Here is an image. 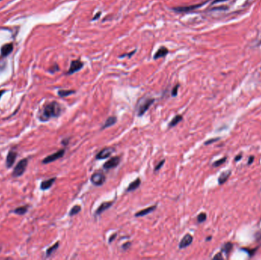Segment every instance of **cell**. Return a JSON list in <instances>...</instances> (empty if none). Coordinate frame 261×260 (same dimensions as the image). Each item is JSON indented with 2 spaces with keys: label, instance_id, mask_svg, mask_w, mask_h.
<instances>
[{
  "label": "cell",
  "instance_id": "obj_1",
  "mask_svg": "<svg viewBox=\"0 0 261 260\" xmlns=\"http://www.w3.org/2000/svg\"><path fill=\"white\" fill-rule=\"evenodd\" d=\"M62 112L61 106L57 101H51L48 103L44 107L43 111L40 116V120L41 121H47L53 117H57L60 116Z\"/></svg>",
  "mask_w": 261,
  "mask_h": 260
},
{
  "label": "cell",
  "instance_id": "obj_2",
  "mask_svg": "<svg viewBox=\"0 0 261 260\" xmlns=\"http://www.w3.org/2000/svg\"><path fill=\"white\" fill-rule=\"evenodd\" d=\"M155 99L153 98H143L139 101L137 104V116L144 115L145 112L149 109V108L154 104Z\"/></svg>",
  "mask_w": 261,
  "mask_h": 260
},
{
  "label": "cell",
  "instance_id": "obj_3",
  "mask_svg": "<svg viewBox=\"0 0 261 260\" xmlns=\"http://www.w3.org/2000/svg\"><path fill=\"white\" fill-rule=\"evenodd\" d=\"M28 166V159H22L18 162L16 166H15V169L12 173V175L14 177H18L21 176L23 173H25L26 170V167Z\"/></svg>",
  "mask_w": 261,
  "mask_h": 260
},
{
  "label": "cell",
  "instance_id": "obj_4",
  "mask_svg": "<svg viewBox=\"0 0 261 260\" xmlns=\"http://www.w3.org/2000/svg\"><path fill=\"white\" fill-rule=\"evenodd\" d=\"M106 175L102 172L97 171L96 173H94L92 175L91 178H90V181L93 183L94 185L96 186H101L106 182Z\"/></svg>",
  "mask_w": 261,
  "mask_h": 260
},
{
  "label": "cell",
  "instance_id": "obj_5",
  "mask_svg": "<svg viewBox=\"0 0 261 260\" xmlns=\"http://www.w3.org/2000/svg\"><path fill=\"white\" fill-rule=\"evenodd\" d=\"M209 0L204 2L199 3V4H196V5H192V6H178V7L173 8V10L175 11L176 12H182V13H185V12H190L192 11L195 10V9H198V8L202 7V6H204L205 4L208 2Z\"/></svg>",
  "mask_w": 261,
  "mask_h": 260
},
{
  "label": "cell",
  "instance_id": "obj_6",
  "mask_svg": "<svg viewBox=\"0 0 261 260\" xmlns=\"http://www.w3.org/2000/svg\"><path fill=\"white\" fill-rule=\"evenodd\" d=\"M64 153H65V150L64 149H62V150H60L59 151L56 152V153L47 156L46 158H44V159H43L42 162H43L44 164L51 163V162L57 160L58 159H60L61 157H63Z\"/></svg>",
  "mask_w": 261,
  "mask_h": 260
},
{
  "label": "cell",
  "instance_id": "obj_7",
  "mask_svg": "<svg viewBox=\"0 0 261 260\" xmlns=\"http://www.w3.org/2000/svg\"><path fill=\"white\" fill-rule=\"evenodd\" d=\"M84 63L83 62L80 61L79 59H74V60H72L70 63V67L69 70L67 71V75H72L73 73H76V72L79 71L83 67Z\"/></svg>",
  "mask_w": 261,
  "mask_h": 260
},
{
  "label": "cell",
  "instance_id": "obj_8",
  "mask_svg": "<svg viewBox=\"0 0 261 260\" xmlns=\"http://www.w3.org/2000/svg\"><path fill=\"white\" fill-rule=\"evenodd\" d=\"M120 162H121V158L120 156H114V157L111 158L106 162L103 164V168L105 170H111V169H114L115 167L118 166L119 165Z\"/></svg>",
  "mask_w": 261,
  "mask_h": 260
},
{
  "label": "cell",
  "instance_id": "obj_9",
  "mask_svg": "<svg viewBox=\"0 0 261 260\" xmlns=\"http://www.w3.org/2000/svg\"><path fill=\"white\" fill-rule=\"evenodd\" d=\"M113 152V148H112V147H106V148L102 149V150L98 152L97 154H96V158L97 159H106V158H109V156L112 154Z\"/></svg>",
  "mask_w": 261,
  "mask_h": 260
},
{
  "label": "cell",
  "instance_id": "obj_10",
  "mask_svg": "<svg viewBox=\"0 0 261 260\" xmlns=\"http://www.w3.org/2000/svg\"><path fill=\"white\" fill-rule=\"evenodd\" d=\"M193 241V237L191 234L190 233H187L185 236L182 237V239H181L180 243L179 244V249H184L188 247L189 246H190L192 244Z\"/></svg>",
  "mask_w": 261,
  "mask_h": 260
},
{
  "label": "cell",
  "instance_id": "obj_11",
  "mask_svg": "<svg viewBox=\"0 0 261 260\" xmlns=\"http://www.w3.org/2000/svg\"><path fill=\"white\" fill-rule=\"evenodd\" d=\"M16 157L17 152L14 151V150H10V151L9 152L7 156H6V166H7L8 168L12 167V166L13 165L15 159H16Z\"/></svg>",
  "mask_w": 261,
  "mask_h": 260
},
{
  "label": "cell",
  "instance_id": "obj_12",
  "mask_svg": "<svg viewBox=\"0 0 261 260\" xmlns=\"http://www.w3.org/2000/svg\"><path fill=\"white\" fill-rule=\"evenodd\" d=\"M156 208H157V205H153V206L149 207V208H145V209L140 210V211H139L138 212H137L135 214H134V217H143V216L147 215V214H151V213H152L153 211H154V210H155Z\"/></svg>",
  "mask_w": 261,
  "mask_h": 260
},
{
  "label": "cell",
  "instance_id": "obj_13",
  "mask_svg": "<svg viewBox=\"0 0 261 260\" xmlns=\"http://www.w3.org/2000/svg\"><path fill=\"white\" fill-rule=\"evenodd\" d=\"M113 205V201H106V202H103L100 205V206L96 209V215H99V214H102L104 211L110 208Z\"/></svg>",
  "mask_w": 261,
  "mask_h": 260
},
{
  "label": "cell",
  "instance_id": "obj_14",
  "mask_svg": "<svg viewBox=\"0 0 261 260\" xmlns=\"http://www.w3.org/2000/svg\"><path fill=\"white\" fill-rule=\"evenodd\" d=\"M55 180H56V178H50V179L45 180V181L42 182L40 183V189H41V190H48V189H49L53 185V184L54 183Z\"/></svg>",
  "mask_w": 261,
  "mask_h": 260
},
{
  "label": "cell",
  "instance_id": "obj_15",
  "mask_svg": "<svg viewBox=\"0 0 261 260\" xmlns=\"http://www.w3.org/2000/svg\"><path fill=\"white\" fill-rule=\"evenodd\" d=\"M168 52L169 51L167 48H165V47H160V48L157 50V52L155 53V54H154V59H159V58L164 57L167 54H168Z\"/></svg>",
  "mask_w": 261,
  "mask_h": 260
},
{
  "label": "cell",
  "instance_id": "obj_16",
  "mask_svg": "<svg viewBox=\"0 0 261 260\" xmlns=\"http://www.w3.org/2000/svg\"><path fill=\"white\" fill-rule=\"evenodd\" d=\"M116 122H117V117H115V116H111V117H108V118L106 119V122L103 124V125L102 126L101 129L103 130V129H106V128H109V127H111V126H112V125L115 124Z\"/></svg>",
  "mask_w": 261,
  "mask_h": 260
},
{
  "label": "cell",
  "instance_id": "obj_17",
  "mask_svg": "<svg viewBox=\"0 0 261 260\" xmlns=\"http://www.w3.org/2000/svg\"><path fill=\"white\" fill-rule=\"evenodd\" d=\"M141 181H140V178H136L135 180L129 184V185L128 186L127 189H126V192H133V191L136 190L137 189H138V187L140 186Z\"/></svg>",
  "mask_w": 261,
  "mask_h": 260
},
{
  "label": "cell",
  "instance_id": "obj_18",
  "mask_svg": "<svg viewBox=\"0 0 261 260\" xmlns=\"http://www.w3.org/2000/svg\"><path fill=\"white\" fill-rule=\"evenodd\" d=\"M12 50H13V44H12V43L6 44H5L4 46L2 47V49H1L2 55L4 56V57H6V56H8L11 52H12Z\"/></svg>",
  "mask_w": 261,
  "mask_h": 260
},
{
  "label": "cell",
  "instance_id": "obj_19",
  "mask_svg": "<svg viewBox=\"0 0 261 260\" xmlns=\"http://www.w3.org/2000/svg\"><path fill=\"white\" fill-rule=\"evenodd\" d=\"M231 174V170H228V171L223 172V173H221V175H220V176L218 177V184L222 185V184H224V183H225L226 182H227V180L229 178Z\"/></svg>",
  "mask_w": 261,
  "mask_h": 260
},
{
  "label": "cell",
  "instance_id": "obj_20",
  "mask_svg": "<svg viewBox=\"0 0 261 260\" xmlns=\"http://www.w3.org/2000/svg\"><path fill=\"white\" fill-rule=\"evenodd\" d=\"M182 116L180 115H177L175 116L174 117H173V119L171 120V121L169 123V128H173V127L176 126V125L178 124L179 123L180 121H182Z\"/></svg>",
  "mask_w": 261,
  "mask_h": 260
},
{
  "label": "cell",
  "instance_id": "obj_21",
  "mask_svg": "<svg viewBox=\"0 0 261 260\" xmlns=\"http://www.w3.org/2000/svg\"><path fill=\"white\" fill-rule=\"evenodd\" d=\"M233 247V244L231 242H228L226 243H225L224 245L221 247V251L224 253H225L226 255H228L230 252L231 251Z\"/></svg>",
  "mask_w": 261,
  "mask_h": 260
},
{
  "label": "cell",
  "instance_id": "obj_22",
  "mask_svg": "<svg viewBox=\"0 0 261 260\" xmlns=\"http://www.w3.org/2000/svg\"><path fill=\"white\" fill-rule=\"evenodd\" d=\"M58 247H59V242H57L55 244H54L52 247H49V248L48 249V250H47V252H46L47 257H49V256H51V255H52L53 253H54V252H55L56 250H57Z\"/></svg>",
  "mask_w": 261,
  "mask_h": 260
},
{
  "label": "cell",
  "instance_id": "obj_23",
  "mask_svg": "<svg viewBox=\"0 0 261 260\" xmlns=\"http://www.w3.org/2000/svg\"><path fill=\"white\" fill-rule=\"evenodd\" d=\"M28 208H29L28 206H21L19 207V208H15L13 211V212L15 213V214H18V215H23V214H25L28 211Z\"/></svg>",
  "mask_w": 261,
  "mask_h": 260
},
{
  "label": "cell",
  "instance_id": "obj_24",
  "mask_svg": "<svg viewBox=\"0 0 261 260\" xmlns=\"http://www.w3.org/2000/svg\"><path fill=\"white\" fill-rule=\"evenodd\" d=\"M81 209H82L81 206H79V205H75V206H73V208H71V210L70 211V214H70V217H73V216L79 214V213L81 211Z\"/></svg>",
  "mask_w": 261,
  "mask_h": 260
},
{
  "label": "cell",
  "instance_id": "obj_25",
  "mask_svg": "<svg viewBox=\"0 0 261 260\" xmlns=\"http://www.w3.org/2000/svg\"><path fill=\"white\" fill-rule=\"evenodd\" d=\"M75 91L74 90H59L58 91V95L60 97H66L68 96V95H72V94H74Z\"/></svg>",
  "mask_w": 261,
  "mask_h": 260
},
{
  "label": "cell",
  "instance_id": "obj_26",
  "mask_svg": "<svg viewBox=\"0 0 261 260\" xmlns=\"http://www.w3.org/2000/svg\"><path fill=\"white\" fill-rule=\"evenodd\" d=\"M206 218H207V216H206L205 213H200L199 214L197 217V220H198V223L201 224L202 222L205 221Z\"/></svg>",
  "mask_w": 261,
  "mask_h": 260
},
{
  "label": "cell",
  "instance_id": "obj_27",
  "mask_svg": "<svg viewBox=\"0 0 261 260\" xmlns=\"http://www.w3.org/2000/svg\"><path fill=\"white\" fill-rule=\"evenodd\" d=\"M226 160H227V158H226V157H223V158H221V159H218V160L215 161V162H214V163H213V166H214V167H218V166H219L222 165L223 163H225V161H226Z\"/></svg>",
  "mask_w": 261,
  "mask_h": 260
},
{
  "label": "cell",
  "instance_id": "obj_28",
  "mask_svg": "<svg viewBox=\"0 0 261 260\" xmlns=\"http://www.w3.org/2000/svg\"><path fill=\"white\" fill-rule=\"evenodd\" d=\"M164 162H165V159H163V160L160 161V162H159L157 166H156L155 168H154V172L159 171V170L163 167V166L164 165Z\"/></svg>",
  "mask_w": 261,
  "mask_h": 260
},
{
  "label": "cell",
  "instance_id": "obj_29",
  "mask_svg": "<svg viewBox=\"0 0 261 260\" xmlns=\"http://www.w3.org/2000/svg\"><path fill=\"white\" fill-rule=\"evenodd\" d=\"M179 84H177V85L175 86V87L173 88V90H172V92H171V95H172V96L175 97V96H176V95H177L178 89H179Z\"/></svg>",
  "mask_w": 261,
  "mask_h": 260
},
{
  "label": "cell",
  "instance_id": "obj_30",
  "mask_svg": "<svg viewBox=\"0 0 261 260\" xmlns=\"http://www.w3.org/2000/svg\"><path fill=\"white\" fill-rule=\"evenodd\" d=\"M219 137H216V138H212V139H209V140H207V141H205V143L204 144L205 145H209V144H211V143H215V142H216V141H218V140H219Z\"/></svg>",
  "mask_w": 261,
  "mask_h": 260
},
{
  "label": "cell",
  "instance_id": "obj_31",
  "mask_svg": "<svg viewBox=\"0 0 261 260\" xmlns=\"http://www.w3.org/2000/svg\"><path fill=\"white\" fill-rule=\"evenodd\" d=\"M131 246V242H126L124 244L122 245V250H129V248H130V247Z\"/></svg>",
  "mask_w": 261,
  "mask_h": 260
},
{
  "label": "cell",
  "instance_id": "obj_32",
  "mask_svg": "<svg viewBox=\"0 0 261 260\" xmlns=\"http://www.w3.org/2000/svg\"><path fill=\"white\" fill-rule=\"evenodd\" d=\"M116 236H117V233H114V234H112V236H111L110 237H109V243H112V242H113V241L115 240V238H116Z\"/></svg>",
  "mask_w": 261,
  "mask_h": 260
},
{
  "label": "cell",
  "instance_id": "obj_33",
  "mask_svg": "<svg viewBox=\"0 0 261 260\" xmlns=\"http://www.w3.org/2000/svg\"><path fill=\"white\" fill-rule=\"evenodd\" d=\"M213 259H224V258H223V256H221V253H218V254H216V255H215V256H214Z\"/></svg>",
  "mask_w": 261,
  "mask_h": 260
},
{
  "label": "cell",
  "instance_id": "obj_34",
  "mask_svg": "<svg viewBox=\"0 0 261 260\" xmlns=\"http://www.w3.org/2000/svg\"><path fill=\"white\" fill-rule=\"evenodd\" d=\"M135 52H136V51H132V52L129 53V54H123V55H121V57H120V58L125 57H126L127 55H129V57H131V55H133V54H134Z\"/></svg>",
  "mask_w": 261,
  "mask_h": 260
},
{
  "label": "cell",
  "instance_id": "obj_35",
  "mask_svg": "<svg viewBox=\"0 0 261 260\" xmlns=\"http://www.w3.org/2000/svg\"><path fill=\"white\" fill-rule=\"evenodd\" d=\"M254 156H250V158L248 159V165H251V164L254 162Z\"/></svg>",
  "mask_w": 261,
  "mask_h": 260
},
{
  "label": "cell",
  "instance_id": "obj_36",
  "mask_svg": "<svg viewBox=\"0 0 261 260\" xmlns=\"http://www.w3.org/2000/svg\"><path fill=\"white\" fill-rule=\"evenodd\" d=\"M225 1H228V0H214V1L212 2V5L217 4V3H220V2H225Z\"/></svg>",
  "mask_w": 261,
  "mask_h": 260
},
{
  "label": "cell",
  "instance_id": "obj_37",
  "mask_svg": "<svg viewBox=\"0 0 261 260\" xmlns=\"http://www.w3.org/2000/svg\"><path fill=\"white\" fill-rule=\"evenodd\" d=\"M100 15H101V12H98V13L96 14V16H95L94 18H93V21H94V20H97V19H98V17L100 16Z\"/></svg>",
  "mask_w": 261,
  "mask_h": 260
},
{
  "label": "cell",
  "instance_id": "obj_38",
  "mask_svg": "<svg viewBox=\"0 0 261 260\" xmlns=\"http://www.w3.org/2000/svg\"><path fill=\"white\" fill-rule=\"evenodd\" d=\"M241 157H242V156H241V154L238 155V156H236V157H235V159H234V160H235V161H239V160H240V159H241Z\"/></svg>",
  "mask_w": 261,
  "mask_h": 260
},
{
  "label": "cell",
  "instance_id": "obj_39",
  "mask_svg": "<svg viewBox=\"0 0 261 260\" xmlns=\"http://www.w3.org/2000/svg\"><path fill=\"white\" fill-rule=\"evenodd\" d=\"M212 239V236H209V237H208V238H206V241H209V240H210V239Z\"/></svg>",
  "mask_w": 261,
  "mask_h": 260
},
{
  "label": "cell",
  "instance_id": "obj_40",
  "mask_svg": "<svg viewBox=\"0 0 261 260\" xmlns=\"http://www.w3.org/2000/svg\"><path fill=\"white\" fill-rule=\"evenodd\" d=\"M3 92H4V91H0V98H1L2 95L3 94Z\"/></svg>",
  "mask_w": 261,
  "mask_h": 260
}]
</instances>
